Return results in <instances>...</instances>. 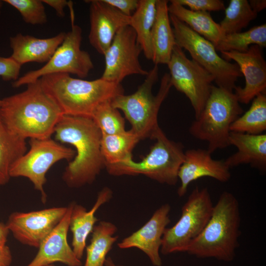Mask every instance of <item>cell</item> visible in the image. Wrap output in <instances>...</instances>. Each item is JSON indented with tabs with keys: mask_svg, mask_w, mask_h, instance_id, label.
<instances>
[{
	"mask_svg": "<svg viewBox=\"0 0 266 266\" xmlns=\"http://www.w3.org/2000/svg\"><path fill=\"white\" fill-rule=\"evenodd\" d=\"M240 222L237 199L231 192L224 191L214 205L206 226L185 252L200 259L233 261L239 246Z\"/></svg>",
	"mask_w": 266,
	"mask_h": 266,
	"instance_id": "3",
	"label": "cell"
},
{
	"mask_svg": "<svg viewBox=\"0 0 266 266\" xmlns=\"http://www.w3.org/2000/svg\"><path fill=\"white\" fill-rule=\"evenodd\" d=\"M171 206L162 204L141 228L117 244L121 249L137 248L143 252L154 266H162L161 247L164 232L170 223Z\"/></svg>",
	"mask_w": 266,
	"mask_h": 266,
	"instance_id": "16",
	"label": "cell"
},
{
	"mask_svg": "<svg viewBox=\"0 0 266 266\" xmlns=\"http://www.w3.org/2000/svg\"><path fill=\"white\" fill-rule=\"evenodd\" d=\"M30 148L11 167L10 177L28 178L41 195V201L45 202L47 195L44 190L46 175L57 162L66 160L71 161L75 155V150L66 147L51 137L30 139Z\"/></svg>",
	"mask_w": 266,
	"mask_h": 266,
	"instance_id": "10",
	"label": "cell"
},
{
	"mask_svg": "<svg viewBox=\"0 0 266 266\" xmlns=\"http://www.w3.org/2000/svg\"><path fill=\"white\" fill-rule=\"evenodd\" d=\"M139 140L131 130L117 134L102 135L100 149L105 166L119 163L132 158V151Z\"/></svg>",
	"mask_w": 266,
	"mask_h": 266,
	"instance_id": "28",
	"label": "cell"
},
{
	"mask_svg": "<svg viewBox=\"0 0 266 266\" xmlns=\"http://www.w3.org/2000/svg\"><path fill=\"white\" fill-rule=\"evenodd\" d=\"M113 192L105 187L100 191L92 207L89 211L83 205L73 202L70 215L69 229L72 234L71 248L77 258L81 260L86 247L88 236L99 219L96 213L112 199Z\"/></svg>",
	"mask_w": 266,
	"mask_h": 266,
	"instance_id": "20",
	"label": "cell"
},
{
	"mask_svg": "<svg viewBox=\"0 0 266 266\" xmlns=\"http://www.w3.org/2000/svg\"><path fill=\"white\" fill-rule=\"evenodd\" d=\"M169 14L185 23L195 32L210 41L216 47L226 35L219 24L212 18L209 12L194 11L170 0Z\"/></svg>",
	"mask_w": 266,
	"mask_h": 266,
	"instance_id": "24",
	"label": "cell"
},
{
	"mask_svg": "<svg viewBox=\"0 0 266 266\" xmlns=\"http://www.w3.org/2000/svg\"><path fill=\"white\" fill-rule=\"evenodd\" d=\"M92 118L102 135L114 134L126 131L125 119L119 110L112 106L111 101L100 105L93 113Z\"/></svg>",
	"mask_w": 266,
	"mask_h": 266,
	"instance_id": "32",
	"label": "cell"
},
{
	"mask_svg": "<svg viewBox=\"0 0 266 266\" xmlns=\"http://www.w3.org/2000/svg\"><path fill=\"white\" fill-rule=\"evenodd\" d=\"M45 92L63 115L91 117L101 104L124 94L121 84L100 77L86 80L66 73H54L39 79Z\"/></svg>",
	"mask_w": 266,
	"mask_h": 266,
	"instance_id": "4",
	"label": "cell"
},
{
	"mask_svg": "<svg viewBox=\"0 0 266 266\" xmlns=\"http://www.w3.org/2000/svg\"><path fill=\"white\" fill-rule=\"evenodd\" d=\"M9 233L6 224L0 222V245L6 244Z\"/></svg>",
	"mask_w": 266,
	"mask_h": 266,
	"instance_id": "40",
	"label": "cell"
},
{
	"mask_svg": "<svg viewBox=\"0 0 266 266\" xmlns=\"http://www.w3.org/2000/svg\"><path fill=\"white\" fill-rule=\"evenodd\" d=\"M54 133L57 141L75 149V155L63 174L66 184L78 188L93 183L105 163L100 149L102 134L92 118L63 115Z\"/></svg>",
	"mask_w": 266,
	"mask_h": 266,
	"instance_id": "1",
	"label": "cell"
},
{
	"mask_svg": "<svg viewBox=\"0 0 266 266\" xmlns=\"http://www.w3.org/2000/svg\"><path fill=\"white\" fill-rule=\"evenodd\" d=\"M21 67L10 57L0 56V76L4 81L14 82L17 80Z\"/></svg>",
	"mask_w": 266,
	"mask_h": 266,
	"instance_id": "35",
	"label": "cell"
},
{
	"mask_svg": "<svg viewBox=\"0 0 266 266\" xmlns=\"http://www.w3.org/2000/svg\"><path fill=\"white\" fill-rule=\"evenodd\" d=\"M248 1L252 9L257 13L266 7V0H250Z\"/></svg>",
	"mask_w": 266,
	"mask_h": 266,
	"instance_id": "39",
	"label": "cell"
},
{
	"mask_svg": "<svg viewBox=\"0 0 266 266\" xmlns=\"http://www.w3.org/2000/svg\"><path fill=\"white\" fill-rule=\"evenodd\" d=\"M104 2L114 7L124 14L131 16L136 10L139 0H103Z\"/></svg>",
	"mask_w": 266,
	"mask_h": 266,
	"instance_id": "36",
	"label": "cell"
},
{
	"mask_svg": "<svg viewBox=\"0 0 266 266\" xmlns=\"http://www.w3.org/2000/svg\"><path fill=\"white\" fill-rule=\"evenodd\" d=\"M45 266H54L53 264L52 265H49Z\"/></svg>",
	"mask_w": 266,
	"mask_h": 266,
	"instance_id": "43",
	"label": "cell"
},
{
	"mask_svg": "<svg viewBox=\"0 0 266 266\" xmlns=\"http://www.w3.org/2000/svg\"><path fill=\"white\" fill-rule=\"evenodd\" d=\"M249 109L232 124L230 131L260 134L266 130V94L261 93L252 100Z\"/></svg>",
	"mask_w": 266,
	"mask_h": 266,
	"instance_id": "29",
	"label": "cell"
},
{
	"mask_svg": "<svg viewBox=\"0 0 266 266\" xmlns=\"http://www.w3.org/2000/svg\"><path fill=\"white\" fill-rule=\"evenodd\" d=\"M66 33L53 37L40 38L21 33L9 38L12 52L10 56L22 66L30 62L47 63L63 41Z\"/></svg>",
	"mask_w": 266,
	"mask_h": 266,
	"instance_id": "21",
	"label": "cell"
},
{
	"mask_svg": "<svg viewBox=\"0 0 266 266\" xmlns=\"http://www.w3.org/2000/svg\"><path fill=\"white\" fill-rule=\"evenodd\" d=\"M0 114L10 132L25 139L51 137L63 115L39 79L28 84L24 91L1 100Z\"/></svg>",
	"mask_w": 266,
	"mask_h": 266,
	"instance_id": "2",
	"label": "cell"
},
{
	"mask_svg": "<svg viewBox=\"0 0 266 266\" xmlns=\"http://www.w3.org/2000/svg\"><path fill=\"white\" fill-rule=\"evenodd\" d=\"M153 139L156 140L155 143L141 161L136 162L131 158L119 163L106 165L108 173L117 176L141 174L161 184L176 185L185 155L182 144L168 139L160 128Z\"/></svg>",
	"mask_w": 266,
	"mask_h": 266,
	"instance_id": "7",
	"label": "cell"
},
{
	"mask_svg": "<svg viewBox=\"0 0 266 266\" xmlns=\"http://www.w3.org/2000/svg\"><path fill=\"white\" fill-rule=\"evenodd\" d=\"M67 206L30 212H14L6 223L9 232L22 244L38 248L65 216Z\"/></svg>",
	"mask_w": 266,
	"mask_h": 266,
	"instance_id": "14",
	"label": "cell"
},
{
	"mask_svg": "<svg viewBox=\"0 0 266 266\" xmlns=\"http://www.w3.org/2000/svg\"><path fill=\"white\" fill-rule=\"evenodd\" d=\"M167 0H157L155 19L151 32L152 60L156 65L167 64L176 45Z\"/></svg>",
	"mask_w": 266,
	"mask_h": 266,
	"instance_id": "23",
	"label": "cell"
},
{
	"mask_svg": "<svg viewBox=\"0 0 266 266\" xmlns=\"http://www.w3.org/2000/svg\"><path fill=\"white\" fill-rule=\"evenodd\" d=\"M85 1L90 3L89 42L97 52L103 55L118 31L130 26L131 16L124 14L103 0Z\"/></svg>",
	"mask_w": 266,
	"mask_h": 266,
	"instance_id": "17",
	"label": "cell"
},
{
	"mask_svg": "<svg viewBox=\"0 0 266 266\" xmlns=\"http://www.w3.org/2000/svg\"><path fill=\"white\" fill-rule=\"evenodd\" d=\"M158 65H155L148 72L143 82L131 95H118L111 100L112 106L121 110L130 123V130L140 140L153 139L160 128L158 116L161 106L172 87L169 73L163 76L156 95L152 88L158 80Z\"/></svg>",
	"mask_w": 266,
	"mask_h": 266,
	"instance_id": "5",
	"label": "cell"
},
{
	"mask_svg": "<svg viewBox=\"0 0 266 266\" xmlns=\"http://www.w3.org/2000/svg\"><path fill=\"white\" fill-rule=\"evenodd\" d=\"M74 202L67 206V211L60 223L43 239L38 251L26 266H45L60 262L67 266H81L82 264L67 241L70 215Z\"/></svg>",
	"mask_w": 266,
	"mask_h": 266,
	"instance_id": "19",
	"label": "cell"
},
{
	"mask_svg": "<svg viewBox=\"0 0 266 266\" xmlns=\"http://www.w3.org/2000/svg\"><path fill=\"white\" fill-rule=\"evenodd\" d=\"M3 3V0H0V13H1V7L2 6Z\"/></svg>",
	"mask_w": 266,
	"mask_h": 266,
	"instance_id": "42",
	"label": "cell"
},
{
	"mask_svg": "<svg viewBox=\"0 0 266 266\" xmlns=\"http://www.w3.org/2000/svg\"><path fill=\"white\" fill-rule=\"evenodd\" d=\"M176 2L194 11H218L225 9L224 2L221 0H174Z\"/></svg>",
	"mask_w": 266,
	"mask_h": 266,
	"instance_id": "34",
	"label": "cell"
},
{
	"mask_svg": "<svg viewBox=\"0 0 266 266\" xmlns=\"http://www.w3.org/2000/svg\"><path fill=\"white\" fill-rule=\"evenodd\" d=\"M243 110L233 91L212 85L199 117L189 127L190 133L208 144L212 154L230 146V127Z\"/></svg>",
	"mask_w": 266,
	"mask_h": 266,
	"instance_id": "6",
	"label": "cell"
},
{
	"mask_svg": "<svg viewBox=\"0 0 266 266\" xmlns=\"http://www.w3.org/2000/svg\"><path fill=\"white\" fill-rule=\"evenodd\" d=\"M0 103H1V100H0Z\"/></svg>",
	"mask_w": 266,
	"mask_h": 266,
	"instance_id": "44",
	"label": "cell"
},
{
	"mask_svg": "<svg viewBox=\"0 0 266 266\" xmlns=\"http://www.w3.org/2000/svg\"><path fill=\"white\" fill-rule=\"evenodd\" d=\"M104 266H125L122 265L118 264L115 262L112 258L109 256L106 258Z\"/></svg>",
	"mask_w": 266,
	"mask_h": 266,
	"instance_id": "41",
	"label": "cell"
},
{
	"mask_svg": "<svg viewBox=\"0 0 266 266\" xmlns=\"http://www.w3.org/2000/svg\"><path fill=\"white\" fill-rule=\"evenodd\" d=\"M230 169L224 160L214 159L207 150H187L185 151L184 160L178 171L180 185L177 190L178 196L183 197L189 185L202 177H211L221 182H228L231 177Z\"/></svg>",
	"mask_w": 266,
	"mask_h": 266,
	"instance_id": "18",
	"label": "cell"
},
{
	"mask_svg": "<svg viewBox=\"0 0 266 266\" xmlns=\"http://www.w3.org/2000/svg\"><path fill=\"white\" fill-rule=\"evenodd\" d=\"M20 13L23 20L31 25L46 23L47 17L42 0H4Z\"/></svg>",
	"mask_w": 266,
	"mask_h": 266,
	"instance_id": "33",
	"label": "cell"
},
{
	"mask_svg": "<svg viewBox=\"0 0 266 266\" xmlns=\"http://www.w3.org/2000/svg\"><path fill=\"white\" fill-rule=\"evenodd\" d=\"M253 45L263 48L266 46V24L255 26L245 32L226 34L215 48L220 52H245Z\"/></svg>",
	"mask_w": 266,
	"mask_h": 266,
	"instance_id": "30",
	"label": "cell"
},
{
	"mask_svg": "<svg viewBox=\"0 0 266 266\" xmlns=\"http://www.w3.org/2000/svg\"><path fill=\"white\" fill-rule=\"evenodd\" d=\"M262 49L258 45H253L245 52H221L224 59L235 62L244 76V86H236L234 89L239 103L247 104L258 95L266 93V62Z\"/></svg>",
	"mask_w": 266,
	"mask_h": 266,
	"instance_id": "15",
	"label": "cell"
},
{
	"mask_svg": "<svg viewBox=\"0 0 266 266\" xmlns=\"http://www.w3.org/2000/svg\"><path fill=\"white\" fill-rule=\"evenodd\" d=\"M42 1L43 3L53 8L59 17H63L65 16L64 8L68 3L66 0H42Z\"/></svg>",
	"mask_w": 266,
	"mask_h": 266,
	"instance_id": "37",
	"label": "cell"
},
{
	"mask_svg": "<svg viewBox=\"0 0 266 266\" xmlns=\"http://www.w3.org/2000/svg\"><path fill=\"white\" fill-rule=\"evenodd\" d=\"M230 145L237 151L228 157L224 162L231 168L243 164H248L260 171L266 169V134H250L231 132Z\"/></svg>",
	"mask_w": 266,
	"mask_h": 266,
	"instance_id": "22",
	"label": "cell"
},
{
	"mask_svg": "<svg viewBox=\"0 0 266 266\" xmlns=\"http://www.w3.org/2000/svg\"><path fill=\"white\" fill-rule=\"evenodd\" d=\"M167 65L172 86L189 99L197 118L210 93L213 76L196 62L188 58L177 45L173 48Z\"/></svg>",
	"mask_w": 266,
	"mask_h": 266,
	"instance_id": "12",
	"label": "cell"
},
{
	"mask_svg": "<svg viewBox=\"0 0 266 266\" xmlns=\"http://www.w3.org/2000/svg\"><path fill=\"white\" fill-rule=\"evenodd\" d=\"M118 228L113 223L102 220L96 225L89 244L86 246V258L83 266H104L107 255L117 241Z\"/></svg>",
	"mask_w": 266,
	"mask_h": 266,
	"instance_id": "25",
	"label": "cell"
},
{
	"mask_svg": "<svg viewBox=\"0 0 266 266\" xmlns=\"http://www.w3.org/2000/svg\"><path fill=\"white\" fill-rule=\"evenodd\" d=\"M214 205L206 187L196 186L181 208V214L171 227L166 228L160 252L167 255L185 252L188 246L202 232L209 220Z\"/></svg>",
	"mask_w": 266,
	"mask_h": 266,
	"instance_id": "9",
	"label": "cell"
},
{
	"mask_svg": "<svg viewBox=\"0 0 266 266\" xmlns=\"http://www.w3.org/2000/svg\"><path fill=\"white\" fill-rule=\"evenodd\" d=\"M225 11V17L219 23L225 34L241 32L258 14L247 0H231Z\"/></svg>",
	"mask_w": 266,
	"mask_h": 266,
	"instance_id": "31",
	"label": "cell"
},
{
	"mask_svg": "<svg viewBox=\"0 0 266 266\" xmlns=\"http://www.w3.org/2000/svg\"><path fill=\"white\" fill-rule=\"evenodd\" d=\"M156 3L157 0H139L138 7L131 16L130 23L145 57L151 60V32L155 19Z\"/></svg>",
	"mask_w": 266,
	"mask_h": 266,
	"instance_id": "26",
	"label": "cell"
},
{
	"mask_svg": "<svg viewBox=\"0 0 266 266\" xmlns=\"http://www.w3.org/2000/svg\"><path fill=\"white\" fill-rule=\"evenodd\" d=\"M82 31L78 25H72L70 31L51 59L40 68L30 71L13 82L12 86L18 88L36 82L41 77L54 73L74 74L86 77L94 68L88 52L81 49Z\"/></svg>",
	"mask_w": 266,
	"mask_h": 266,
	"instance_id": "11",
	"label": "cell"
},
{
	"mask_svg": "<svg viewBox=\"0 0 266 266\" xmlns=\"http://www.w3.org/2000/svg\"><path fill=\"white\" fill-rule=\"evenodd\" d=\"M12 256L9 247L6 244L0 245V266H10Z\"/></svg>",
	"mask_w": 266,
	"mask_h": 266,
	"instance_id": "38",
	"label": "cell"
},
{
	"mask_svg": "<svg viewBox=\"0 0 266 266\" xmlns=\"http://www.w3.org/2000/svg\"><path fill=\"white\" fill-rule=\"evenodd\" d=\"M176 45L189 52L192 59L209 72L217 86L233 91L242 76L236 63L224 59L215 46L187 25L169 14Z\"/></svg>",
	"mask_w": 266,
	"mask_h": 266,
	"instance_id": "8",
	"label": "cell"
},
{
	"mask_svg": "<svg viewBox=\"0 0 266 266\" xmlns=\"http://www.w3.org/2000/svg\"><path fill=\"white\" fill-rule=\"evenodd\" d=\"M26 140L7 129L0 114V186L9 181L11 167L27 151Z\"/></svg>",
	"mask_w": 266,
	"mask_h": 266,
	"instance_id": "27",
	"label": "cell"
},
{
	"mask_svg": "<svg viewBox=\"0 0 266 266\" xmlns=\"http://www.w3.org/2000/svg\"><path fill=\"white\" fill-rule=\"evenodd\" d=\"M142 49L136 40V34L130 26L120 29L103 56L105 67L101 78L120 83L128 76H146L148 71L141 66L139 56Z\"/></svg>",
	"mask_w": 266,
	"mask_h": 266,
	"instance_id": "13",
	"label": "cell"
}]
</instances>
